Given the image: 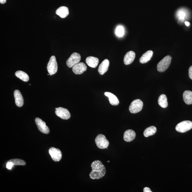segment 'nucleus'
<instances>
[{"mask_svg":"<svg viewBox=\"0 0 192 192\" xmlns=\"http://www.w3.org/2000/svg\"><path fill=\"white\" fill-rule=\"evenodd\" d=\"M143 107V103L140 99L133 101L129 106V111L131 113L136 114L141 111Z\"/></svg>","mask_w":192,"mask_h":192,"instance_id":"obj_5","label":"nucleus"},{"mask_svg":"<svg viewBox=\"0 0 192 192\" xmlns=\"http://www.w3.org/2000/svg\"><path fill=\"white\" fill-rule=\"evenodd\" d=\"M143 192H152V191H151L150 189L148 188V187H145V188H144L143 189Z\"/></svg>","mask_w":192,"mask_h":192,"instance_id":"obj_29","label":"nucleus"},{"mask_svg":"<svg viewBox=\"0 0 192 192\" xmlns=\"http://www.w3.org/2000/svg\"><path fill=\"white\" fill-rule=\"evenodd\" d=\"M86 62L88 66L92 68H95L98 65L99 60L97 58L94 57L89 56L86 58Z\"/></svg>","mask_w":192,"mask_h":192,"instance_id":"obj_17","label":"nucleus"},{"mask_svg":"<svg viewBox=\"0 0 192 192\" xmlns=\"http://www.w3.org/2000/svg\"><path fill=\"white\" fill-rule=\"evenodd\" d=\"M171 57L169 55L164 58L157 64V69L158 71L163 72L166 71L171 63Z\"/></svg>","mask_w":192,"mask_h":192,"instance_id":"obj_2","label":"nucleus"},{"mask_svg":"<svg viewBox=\"0 0 192 192\" xmlns=\"http://www.w3.org/2000/svg\"><path fill=\"white\" fill-rule=\"evenodd\" d=\"M35 121L37 128L40 132L43 133L48 134L50 133V129L46 125L45 122L41 119L37 117L35 119Z\"/></svg>","mask_w":192,"mask_h":192,"instance_id":"obj_10","label":"nucleus"},{"mask_svg":"<svg viewBox=\"0 0 192 192\" xmlns=\"http://www.w3.org/2000/svg\"><path fill=\"white\" fill-rule=\"evenodd\" d=\"M192 128V122L190 121H182L176 126V130L179 133H184Z\"/></svg>","mask_w":192,"mask_h":192,"instance_id":"obj_6","label":"nucleus"},{"mask_svg":"<svg viewBox=\"0 0 192 192\" xmlns=\"http://www.w3.org/2000/svg\"><path fill=\"white\" fill-rule=\"evenodd\" d=\"M56 13L61 18H64L69 15V9L67 7L62 6L57 9Z\"/></svg>","mask_w":192,"mask_h":192,"instance_id":"obj_16","label":"nucleus"},{"mask_svg":"<svg viewBox=\"0 0 192 192\" xmlns=\"http://www.w3.org/2000/svg\"><path fill=\"white\" fill-rule=\"evenodd\" d=\"M55 113L62 119L68 120L71 117V114L68 110L62 107L56 108Z\"/></svg>","mask_w":192,"mask_h":192,"instance_id":"obj_8","label":"nucleus"},{"mask_svg":"<svg viewBox=\"0 0 192 192\" xmlns=\"http://www.w3.org/2000/svg\"><path fill=\"white\" fill-rule=\"evenodd\" d=\"M124 30L123 26H117L115 31V34L117 37H123L124 35Z\"/></svg>","mask_w":192,"mask_h":192,"instance_id":"obj_24","label":"nucleus"},{"mask_svg":"<svg viewBox=\"0 0 192 192\" xmlns=\"http://www.w3.org/2000/svg\"><path fill=\"white\" fill-rule=\"evenodd\" d=\"M110 62L107 59H105L101 63L98 68V71L100 75H103L107 71Z\"/></svg>","mask_w":192,"mask_h":192,"instance_id":"obj_13","label":"nucleus"},{"mask_svg":"<svg viewBox=\"0 0 192 192\" xmlns=\"http://www.w3.org/2000/svg\"><path fill=\"white\" fill-rule=\"evenodd\" d=\"M95 142L98 147L101 149L107 148L109 144V141L103 134L98 135L95 139Z\"/></svg>","mask_w":192,"mask_h":192,"instance_id":"obj_3","label":"nucleus"},{"mask_svg":"<svg viewBox=\"0 0 192 192\" xmlns=\"http://www.w3.org/2000/svg\"><path fill=\"white\" fill-rule=\"evenodd\" d=\"M183 98L186 104H192V92L189 90L185 91L183 94Z\"/></svg>","mask_w":192,"mask_h":192,"instance_id":"obj_20","label":"nucleus"},{"mask_svg":"<svg viewBox=\"0 0 192 192\" xmlns=\"http://www.w3.org/2000/svg\"><path fill=\"white\" fill-rule=\"evenodd\" d=\"M178 15H179L180 18L181 19H183L184 20L185 16V14L184 13V12L183 10H181L179 11L178 12Z\"/></svg>","mask_w":192,"mask_h":192,"instance_id":"obj_26","label":"nucleus"},{"mask_svg":"<svg viewBox=\"0 0 192 192\" xmlns=\"http://www.w3.org/2000/svg\"><path fill=\"white\" fill-rule=\"evenodd\" d=\"M47 69L50 76L54 75L57 73L58 65L56 58L55 56H52L50 58L47 64Z\"/></svg>","mask_w":192,"mask_h":192,"instance_id":"obj_4","label":"nucleus"},{"mask_svg":"<svg viewBox=\"0 0 192 192\" xmlns=\"http://www.w3.org/2000/svg\"><path fill=\"white\" fill-rule=\"evenodd\" d=\"M92 171L89 174L91 179H99L104 177L106 172L105 167L102 162L96 160L91 164Z\"/></svg>","mask_w":192,"mask_h":192,"instance_id":"obj_1","label":"nucleus"},{"mask_svg":"<svg viewBox=\"0 0 192 192\" xmlns=\"http://www.w3.org/2000/svg\"><path fill=\"white\" fill-rule=\"evenodd\" d=\"M189 75L190 78L192 80V66L190 67L189 70Z\"/></svg>","mask_w":192,"mask_h":192,"instance_id":"obj_28","label":"nucleus"},{"mask_svg":"<svg viewBox=\"0 0 192 192\" xmlns=\"http://www.w3.org/2000/svg\"><path fill=\"white\" fill-rule=\"evenodd\" d=\"M14 95L16 105L19 107H22L24 105V101L23 96L20 91L18 90H15L14 92Z\"/></svg>","mask_w":192,"mask_h":192,"instance_id":"obj_12","label":"nucleus"},{"mask_svg":"<svg viewBox=\"0 0 192 192\" xmlns=\"http://www.w3.org/2000/svg\"><path fill=\"white\" fill-rule=\"evenodd\" d=\"M135 54L133 51H130L127 52L124 58V62L125 65L131 64L135 58Z\"/></svg>","mask_w":192,"mask_h":192,"instance_id":"obj_14","label":"nucleus"},{"mask_svg":"<svg viewBox=\"0 0 192 192\" xmlns=\"http://www.w3.org/2000/svg\"><path fill=\"white\" fill-rule=\"evenodd\" d=\"M14 164L12 163L11 162L8 161L7 162L6 167L7 169L11 170L12 169V168L13 167Z\"/></svg>","mask_w":192,"mask_h":192,"instance_id":"obj_27","label":"nucleus"},{"mask_svg":"<svg viewBox=\"0 0 192 192\" xmlns=\"http://www.w3.org/2000/svg\"><path fill=\"white\" fill-rule=\"evenodd\" d=\"M7 0H0V3L2 4H4L6 3Z\"/></svg>","mask_w":192,"mask_h":192,"instance_id":"obj_30","label":"nucleus"},{"mask_svg":"<svg viewBox=\"0 0 192 192\" xmlns=\"http://www.w3.org/2000/svg\"><path fill=\"white\" fill-rule=\"evenodd\" d=\"M106 96L108 97L110 104L114 106H116L119 104V100L116 96L113 94L106 92L104 93Z\"/></svg>","mask_w":192,"mask_h":192,"instance_id":"obj_18","label":"nucleus"},{"mask_svg":"<svg viewBox=\"0 0 192 192\" xmlns=\"http://www.w3.org/2000/svg\"><path fill=\"white\" fill-rule=\"evenodd\" d=\"M15 75L16 77L23 81L27 82L29 80V77L27 73L22 71H18L16 72Z\"/></svg>","mask_w":192,"mask_h":192,"instance_id":"obj_22","label":"nucleus"},{"mask_svg":"<svg viewBox=\"0 0 192 192\" xmlns=\"http://www.w3.org/2000/svg\"><path fill=\"white\" fill-rule=\"evenodd\" d=\"M185 24L186 25V26H189L190 25V23L188 22V21H185Z\"/></svg>","mask_w":192,"mask_h":192,"instance_id":"obj_31","label":"nucleus"},{"mask_svg":"<svg viewBox=\"0 0 192 192\" xmlns=\"http://www.w3.org/2000/svg\"><path fill=\"white\" fill-rule=\"evenodd\" d=\"M9 161L12 163L14 165H25L26 164V163L24 161L20 159H11L9 160Z\"/></svg>","mask_w":192,"mask_h":192,"instance_id":"obj_25","label":"nucleus"},{"mask_svg":"<svg viewBox=\"0 0 192 192\" xmlns=\"http://www.w3.org/2000/svg\"><path fill=\"white\" fill-rule=\"evenodd\" d=\"M81 59V56L80 54L76 52L73 53L67 60L66 62L67 66L69 68H72L79 63Z\"/></svg>","mask_w":192,"mask_h":192,"instance_id":"obj_7","label":"nucleus"},{"mask_svg":"<svg viewBox=\"0 0 192 192\" xmlns=\"http://www.w3.org/2000/svg\"><path fill=\"white\" fill-rule=\"evenodd\" d=\"M87 69V67L83 62H81L75 65L72 67V71L76 74H81Z\"/></svg>","mask_w":192,"mask_h":192,"instance_id":"obj_11","label":"nucleus"},{"mask_svg":"<svg viewBox=\"0 0 192 192\" xmlns=\"http://www.w3.org/2000/svg\"><path fill=\"white\" fill-rule=\"evenodd\" d=\"M49 152L54 161L59 162L62 157V153L59 149L51 147L49 149Z\"/></svg>","mask_w":192,"mask_h":192,"instance_id":"obj_9","label":"nucleus"},{"mask_svg":"<svg viewBox=\"0 0 192 192\" xmlns=\"http://www.w3.org/2000/svg\"><path fill=\"white\" fill-rule=\"evenodd\" d=\"M153 55V52L149 50L144 54L140 59V62L141 63L143 64L147 63L152 58Z\"/></svg>","mask_w":192,"mask_h":192,"instance_id":"obj_19","label":"nucleus"},{"mask_svg":"<svg viewBox=\"0 0 192 192\" xmlns=\"http://www.w3.org/2000/svg\"><path fill=\"white\" fill-rule=\"evenodd\" d=\"M136 136L135 132L132 129H128L124 133V140L127 142H129L133 141L135 138Z\"/></svg>","mask_w":192,"mask_h":192,"instance_id":"obj_15","label":"nucleus"},{"mask_svg":"<svg viewBox=\"0 0 192 192\" xmlns=\"http://www.w3.org/2000/svg\"><path fill=\"white\" fill-rule=\"evenodd\" d=\"M158 103L160 106L163 108H166L168 106V103L166 95H161L158 98Z\"/></svg>","mask_w":192,"mask_h":192,"instance_id":"obj_21","label":"nucleus"},{"mask_svg":"<svg viewBox=\"0 0 192 192\" xmlns=\"http://www.w3.org/2000/svg\"><path fill=\"white\" fill-rule=\"evenodd\" d=\"M107 162H108V163H109V162H110V161H107Z\"/></svg>","mask_w":192,"mask_h":192,"instance_id":"obj_32","label":"nucleus"},{"mask_svg":"<svg viewBox=\"0 0 192 192\" xmlns=\"http://www.w3.org/2000/svg\"><path fill=\"white\" fill-rule=\"evenodd\" d=\"M157 131V129L154 126H151L146 129L144 132V136L145 137L152 136Z\"/></svg>","mask_w":192,"mask_h":192,"instance_id":"obj_23","label":"nucleus"}]
</instances>
